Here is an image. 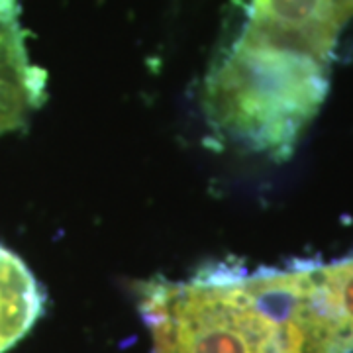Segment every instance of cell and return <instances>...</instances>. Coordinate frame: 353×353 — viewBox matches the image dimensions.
Returning <instances> with one entry per match:
<instances>
[{"instance_id":"7a4b0ae2","label":"cell","mask_w":353,"mask_h":353,"mask_svg":"<svg viewBox=\"0 0 353 353\" xmlns=\"http://www.w3.org/2000/svg\"><path fill=\"white\" fill-rule=\"evenodd\" d=\"M328 87V65L234 39L210 67L202 110L222 141L285 161L320 112Z\"/></svg>"},{"instance_id":"277c9868","label":"cell","mask_w":353,"mask_h":353,"mask_svg":"<svg viewBox=\"0 0 353 353\" xmlns=\"http://www.w3.org/2000/svg\"><path fill=\"white\" fill-rule=\"evenodd\" d=\"M48 99V75L32 61L18 0H0V136L28 126Z\"/></svg>"},{"instance_id":"8992f818","label":"cell","mask_w":353,"mask_h":353,"mask_svg":"<svg viewBox=\"0 0 353 353\" xmlns=\"http://www.w3.org/2000/svg\"><path fill=\"white\" fill-rule=\"evenodd\" d=\"M320 277L330 304L353 345V257L340 263L320 265Z\"/></svg>"},{"instance_id":"3957f363","label":"cell","mask_w":353,"mask_h":353,"mask_svg":"<svg viewBox=\"0 0 353 353\" xmlns=\"http://www.w3.org/2000/svg\"><path fill=\"white\" fill-rule=\"evenodd\" d=\"M350 18L340 0H252L236 41L299 53L330 67Z\"/></svg>"},{"instance_id":"6da1fadb","label":"cell","mask_w":353,"mask_h":353,"mask_svg":"<svg viewBox=\"0 0 353 353\" xmlns=\"http://www.w3.org/2000/svg\"><path fill=\"white\" fill-rule=\"evenodd\" d=\"M136 299L152 353H352L316 265L220 261L181 281L150 279Z\"/></svg>"},{"instance_id":"5b68a950","label":"cell","mask_w":353,"mask_h":353,"mask_svg":"<svg viewBox=\"0 0 353 353\" xmlns=\"http://www.w3.org/2000/svg\"><path fill=\"white\" fill-rule=\"evenodd\" d=\"M46 303V290L32 269L0 243V353L8 352L36 326Z\"/></svg>"}]
</instances>
